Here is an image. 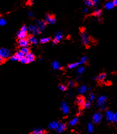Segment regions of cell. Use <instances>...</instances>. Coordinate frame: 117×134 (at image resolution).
I'll return each mask as SVG.
<instances>
[{
	"label": "cell",
	"instance_id": "e0dca14e",
	"mask_svg": "<svg viewBox=\"0 0 117 134\" xmlns=\"http://www.w3.org/2000/svg\"><path fill=\"white\" fill-rule=\"evenodd\" d=\"M114 4L113 1H109V2H106L105 5V8L107 9H111L114 7Z\"/></svg>",
	"mask_w": 117,
	"mask_h": 134
},
{
	"label": "cell",
	"instance_id": "2e32d148",
	"mask_svg": "<svg viewBox=\"0 0 117 134\" xmlns=\"http://www.w3.org/2000/svg\"><path fill=\"white\" fill-rule=\"evenodd\" d=\"M113 115H114L113 112L111 111H107L106 112V116L108 121H109V122H112V117H113Z\"/></svg>",
	"mask_w": 117,
	"mask_h": 134
},
{
	"label": "cell",
	"instance_id": "d6a6232c",
	"mask_svg": "<svg viewBox=\"0 0 117 134\" xmlns=\"http://www.w3.org/2000/svg\"><path fill=\"white\" fill-rule=\"evenodd\" d=\"M20 61L22 63H23V64H27V63H30V62H29L28 60L27 59V58L25 57H23V58H21V59H20Z\"/></svg>",
	"mask_w": 117,
	"mask_h": 134
},
{
	"label": "cell",
	"instance_id": "f35d334b",
	"mask_svg": "<svg viewBox=\"0 0 117 134\" xmlns=\"http://www.w3.org/2000/svg\"><path fill=\"white\" fill-rule=\"evenodd\" d=\"M58 87L61 91H65V90H66V89H67L66 86L63 85H59Z\"/></svg>",
	"mask_w": 117,
	"mask_h": 134
},
{
	"label": "cell",
	"instance_id": "f6af8a7d",
	"mask_svg": "<svg viewBox=\"0 0 117 134\" xmlns=\"http://www.w3.org/2000/svg\"><path fill=\"white\" fill-rule=\"evenodd\" d=\"M28 4H29L30 5H32L33 4V1L32 0H30V1L28 2Z\"/></svg>",
	"mask_w": 117,
	"mask_h": 134
},
{
	"label": "cell",
	"instance_id": "8992f818",
	"mask_svg": "<svg viewBox=\"0 0 117 134\" xmlns=\"http://www.w3.org/2000/svg\"><path fill=\"white\" fill-rule=\"evenodd\" d=\"M46 22L50 24H54L56 22L55 18L54 16L50 14H47L46 15Z\"/></svg>",
	"mask_w": 117,
	"mask_h": 134
},
{
	"label": "cell",
	"instance_id": "c3c4849f",
	"mask_svg": "<svg viewBox=\"0 0 117 134\" xmlns=\"http://www.w3.org/2000/svg\"><path fill=\"white\" fill-rule=\"evenodd\" d=\"M88 90H89V91H90V90H91V87H89V88H88Z\"/></svg>",
	"mask_w": 117,
	"mask_h": 134
},
{
	"label": "cell",
	"instance_id": "681fc988",
	"mask_svg": "<svg viewBox=\"0 0 117 134\" xmlns=\"http://www.w3.org/2000/svg\"><path fill=\"white\" fill-rule=\"evenodd\" d=\"M62 1H63V0H62Z\"/></svg>",
	"mask_w": 117,
	"mask_h": 134
},
{
	"label": "cell",
	"instance_id": "44dd1931",
	"mask_svg": "<svg viewBox=\"0 0 117 134\" xmlns=\"http://www.w3.org/2000/svg\"><path fill=\"white\" fill-rule=\"evenodd\" d=\"M28 40L30 41V43H32V44H37V39L34 36H31L28 38Z\"/></svg>",
	"mask_w": 117,
	"mask_h": 134
},
{
	"label": "cell",
	"instance_id": "ac0fdd59",
	"mask_svg": "<svg viewBox=\"0 0 117 134\" xmlns=\"http://www.w3.org/2000/svg\"><path fill=\"white\" fill-rule=\"evenodd\" d=\"M58 124H59V122H57V121H56V122H51V123H50L49 124V126H48L49 128L51 129H55L56 128H57Z\"/></svg>",
	"mask_w": 117,
	"mask_h": 134
},
{
	"label": "cell",
	"instance_id": "d4e9b609",
	"mask_svg": "<svg viewBox=\"0 0 117 134\" xmlns=\"http://www.w3.org/2000/svg\"><path fill=\"white\" fill-rule=\"evenodd\" d=\"M88 131L89 133H92V132H93L94 131V127H93V125L92 124V123H89L88 124Z\"/></svg>",
	"mask_w": 117,
	"mask_h": 134
},
{
	"label": "cell",
	"instance_id": "7dc6e473",
	"mask_svg": "<svg viewBox=\"0 0 117 134\" xmlns=\"http://www.w3.org/2000/svg\"><path fill=\"white\" fill-rule=\"evenodd\" d=\"M93 80H98V77L97 76H95V77H94L93 78Z\"/></svg>",
	"mask_w": 117,
	"mask_h": 134
},
{
	"label": "cell",
	"instance_id": "f546056e",
	"mask_svg": "<svg viewBox=\"0 0 117 134\" xmlns=\"http://www.w3.org/2000/svg\"><path fill=\"white\" fill-rule=\"evenodd\" d=\"M7 21L5 18L0 16V26H4L6 24Z\"/></svg>",
	"mask_w": 117,
	"mask_h": 134
},
{
	"label": "cell",
	"instance_id": "7bdbcfd3",
	"mask_svg": "<svg viewBox=\"0 0 117 134\" xmlns=\"http://www.w3.org/2000/svg\"><path fill=\"white\" fill-rule=\"evenodd\" d=\"M4 62V59H3L2 58L0 57V64H2Z\"/></svg>",
	"mask_w": 117,
	"mask_h": 134
},
{
	"label": "cell",
	"instance_id": "1f68e13d",
	"mask_svg": "<svg viewBox=\"0 0 117 134\" xmlns=\"http://www.w3.org/2000/svg\"><path fill=\"white\" fill-rule=\"evenodd\" d=\"M16 55L17 57L19 58L20 59H21V58H23V57H25V55L23 54V53L22 52H21V51L17 52L16 54Z\"/></svg>",
	"mask_w": 117,
	"mask_h": 134
},
{
	"label": "cell",
	"instance_id": "3957f363",
	"mask_svg": "<svg viewBox=\"0 0 117 134\" xmlns=\"http://www.w3.org/2000/svg\"><path fill=\"white\" fill-rule=\"evenodd\" d=\"M28 31L31 34L34 35H39L41 32V31H40V29L38 28V27L37 25H30L28 26Z\"/></svg>",
	"mask_w": 117,
	"mask_h": 134
},
{
	"label": "cell",
	"instance_id": "ab89813d",
	"mask_svg": "<svg viewBox=\"0 0 117 134\" xmlns=\"http://www.w3.org/2000/svg\"><path fill=\"white\" fill-rule=\"evenodd\" d=\"M74 85H75V82L73 81L70 80L68 82V86H69V87H73Z\"/></svg>",
	"mask_w": 117,
	"mask_h": 134
},
{
	"label": "cell",
	"instance_id": "ffe728a7",
	"mask_svg": "<svg viewBox=\"0 0 117 134\" xmlns=\"http://www.w3.org/2000/svg\"><path fill=\"white\" fill-rule=\"evenodd\" d=\"M79 118L77 117L73 118V119H72V120H70V122H69V125H70V126H74L78 123V122H79Z\"/></svg>",
	"mask_w": 117,
	"mask_h": 134
},
{
	"label": "cell",
	"instance_id": "5b68a950",
	"mask_svg": "<svg viewBox=\"0 0 117 134\" xmlns=\"http://www.w3.org/2000/svg\"><path fill=\"white\" fill-rule=\"evenodd\" d=\"M102 115L100 112H97L95 114H94L92 118V120H93V123L98 124H99L102 122Z\"/></svg>",
	"mask_w": 117,
	"mask_h": 134
},
{
	"label": "cell",
	"instance_id": "b9f144b4",
	"mask_svg": "<svg viewBox=\"0 0 117 134\" xmlns=\"http://www.w3.org/2000/svg\"><path fill=\"white\" fill-rule=\"evenodd\" d=\"M28 16H29V17H32L33 16H34V13H33L32 12H29Z\"/></svg>",
	"mask_w": 117,
	"mask_h": 134
},
{
	"label": "cell",
	"instance_id": "484cf974",
	"mask_svg": "<svg viewBox=\"0 0 117 134\" xmlns=\"http://www.w3.org/2000/svg\"><path fill=\"white\" fill-rule=\"evenodd\" d=\"M80 63L77 62V63H70V64H69L68 66V68L70 69H74L77 67L78 66L80 65Z\"/></svg>",
	"mask_w": 117,
	"mask_h": 134
},
{
	"label": "cell",
	"instance_id": "5bb4252c",
	"mask_svg": "<svg viewBox=\"0 0 117 134\" xmlns=\"http://www.w3.org/2000/svg\"><path fill=\"white\" fill-rule=\"evenodd\" d=\"M52 66H53V68L55 70H60L62 69L61 65L57 60H55L52 63Z\"/></svg>",
	"mask_w": 117,
	"mask_h": 134
},
{
	"label": "cell",
	"instance_id": "9c48e42d",
	"mask_svg": "<svg viewBox=\"0 0 117 134\" xmlns=\"http://www.w3.org/2000/svg\"><path fill=\"white\" fill-rule=\"evenodd\" d=\"M63 39V35L61 32H58L55 35L54 40H53V43L54 44H57L60 40H61Z\"/></svg>",
	"mask_w": 117,
	"mask_h": 134
},
{
	"label": "cell",
	"instance_id": "9a60e30c",
	"mask_svg": "<svg viewBox=\"0 0 117 134\" xmlns=\"http://www.w3.org/2000/svg\"><path fill=\"white\" fill-rule=\"evenodd\" d=\"M25 57L27 58V59L28 60L29 62H32L34 61L35 60V57L34 55L32 54V53H31V52H28V54L25 55Z\"/></svg>",
	"mask_w": 117,
	"mask_h": 134
},
{
	"label": "cell",
	"instance_id": "74e56055",
	"mask_svg": "<svg viewBox=\"0 0 117 134\" xmlns=\"http://www.w3.org/2000/svg\"><path fill=\"white\" fill-rule=\"evenodd\" d=\"M111 122H113V123H116V122H117V112H116L115 113H114Z\"/></svg>",
	"mask_w": 117,
	"mask_h": 134
},
{
	"label": "cell",
	"instance_id": "4fadbf2b",
	"mask_svg": "<svg viewBox=\"0 0 117 134\" xmlns=\"http://www.w3.org/2000/svg\"><path fill=\"white\" fill-rule=\"evenodd\" d=\"M27 32L22 31L20 29V31H18L17 34V36L19 39H24L27 37Z\"/></svg>",
	"mask_w": 117,
	"mask_h": 134
},
{
	"label": "cell",
	"instance_id": "6da1fadb",
	"mask_svg": "<svg viewBox=\"0 0 117 134\" xmlns=\"http://www.w3.org/2000/svg\"><path fill=\"white\" fill-rule=\"evenodd\" d=\"M80 37L81 42L84 45L87 46V47L90 45L92 41L91 38L89 36L88 34L86 31V30H81L80 32Z\"/></svg>",
	"mask_w": 117,
	"mask_h": 134
},
{
	"label": "cell",
	"instance_id": "ba28073f",
	"mask_svg": "<svg viewBox=\"0 0 117 134\" xmlns=\"http://www.w3.org/2000/svg\"><path fill=\"white\" fill-rule=\"evenodd\" d=\"M30 43L28 39H26L25 38L21 39L18 41V44L20 47H28Z\"/></svg>",
	"mask_w": 117,
	"mask_h": 134
},
{
	"label": "cell",
	"instance_id": "7402d4cb",
	"mask_svg": "<svg viewBox=\"0 0 117 134\" xmlns=\"http://www.w3.org/2000/svg\"><path fill=\"white\" fill-rule=\"evenodd\" d=\"M106 73H102L98 76V80H97L99 81H103L105 80V78H106Z\"/></svg>",
	"mask_w": 117,
	"mask_h": 134
},
{
	"label": "cell",
	"instance_id": "d6986e66",
	"mask_svg": "<svg viewBox=\"0 0 117 134\" xmlns=\"http://www.w3.org/2000/svg\"><path fill=\"white\" fill-rule=\"evenodd\" d=\"M45 133L43 129L39 128H35L34 130L32 132V134H43Z\"/></svg>",
	"mask_w": 117,
	"mask_h": 134
},
{
	"label": "cell",
	"instance_id": "52a82bcc",
	"mask_svg": "<svg viewBox=\"0 0 117 134\" xmlns=\"http://www.w3.org/2000/svg\"><path fill=\"white\" fill-rule=\"evenodd\" d=\"M37 26L40 31H43L46 27V22L43 20H38L37 21Z\"/></svg>",
	"mask_w": 117,
	"mask_h": 134
},
{
	"label": "cell",
	"instance_id": "d590c367",
	"mask_svg": "<svg viewBox=\"0 0 117 134\" xmlns=\"http://www.w3.org/2000/svg\"><path fill=\"white\" fill-rule=\"evenodd\" d=\"M91 102H89L88 101L85 103L83 107H84V108L87 109V108H89L91 107Z\"/></svg>",
	"mask_w": 117,
	"mask_h": 134
},
{
	"label": "cell",
	"instance_id": "f1b7e54d",
	"mask_svg": "<svg viewBox=\"0 0 117 134\" xmlns=\"http://www.w3.org/2000/svg\"><path fill=\"white\" fill-rule=\"evenodd\" d=\"M51 39L50 37H44V38L41 39L40 40V43H42V44H44V43H48L49 41H50Z\"/></svg>",
	"mask_w": 117,
	"mask_h": 134
},
{
	"label": "cell",
	"instance_id": "8fae6325",
	"mask_svg": "<svg viewBox=\"0 0 117 134\" xmlns=\"http://www.w3.org/2000/svg\"><path fill=\"white\" fill-rule=\"evenodd\" d=\"M66 129V124L63 123H59L58 127L56 128V131L58 133H61L64 131Z\"/></svg>",
	"mask_w": 117,
	"mask_h": 134
},
{
	"label": "cell",
	"instance_id": "4316f807",
	"mask_svg": "<svg viewBox=\"0 0 117 134\" xmlns=\"http://www.w3.org/2000/svg\"><path fill=\"white\" fill-rule=\"evenodd\" d=\"M102 12L100 9H96L95 10L94 12H93V14L96 16H100L102 14Z\"/></svg>",
	"mask_w": 117,
	"mask_h": 134
},
{
	"label": "cell",
	"instance_id": "7c38bea8",
	"mask_svg": "<svg viewBox=\"0 0 117 134\" xmlns=\"http://www.w3.org/2000/svg\"><path fill=\"white\" fill-rule=\"evenodd\" d=\"M85 103H86V100L83 96H79L76 99V103L80 107H83Z\"/></svg>",
	"mask_w": 117,
	"mask_h": 134
},
{
	"label": "cell",
	"instance_id": "603a6c76",
	"mask_svg": "<svg viewBox=\"0 0 117 134\" xmlns=\"http://www.w3.org/2000/svg\"><path fill=\"white\" fill-rule=\"evenodd\" d=\"M84 4L88 7H91L94 5L93 0H84Z\"/></svg>",
	"mask_w": 117,
	"mask_h": 134
},
{
	"label": "cell",
	"instance_id": "30bf717a",
	"mask_svg": "<svg viewBox=\"0 0 117 134\" xmlns=\"http://www.w3.org/2000/svg\"><path fill=\"white\" fill-rule=\"evenodd\" d=\"M61 109L64 114H68L69 112V107L65 102H62L61 104Z\"/></svg>",
	"mask_w": 117,
	"mask_h": 134
},
{
	"label": "cell",
	"instance_id": "277c9868",
	"mask_svg": "<svg viewBox=\"0 0 117 134\" xmlns=\"http://www.w3.org/2000/svg\"><path fill=\"white\" fill-rule=\"evenodd\" d=\"M10 51L5 48H0V57L3 59H7L10 57Z\"/></svg>",
	"mask_w": 117,
	"mask_h": 134
},
{
	"label": "cell",
	"instance_id": "cb8c5ba5",
	"mask_svg": "<svg viewBox=\"0 0 117 134\" xmlns=\"http://www.w3.org/2000/svg\"><path fill=\"white\" fill-rule=\"evenodd\" d=\"M86 90H87V87L85 85L81 86V87H79V92H80L81 94H84L86 92Z\"/></svg>",
	"mask_w": 117,
	"mask_h": 134
},
{
	"label": "cell",
	"instance_id": "60d3db41",
	"mask_svg": "<svg viewBox=\"0 0 117 134\" xmlns=\"http://www.w3.org/2000/svg\"><path fill=\"white\" fill-rule=\"evenodd\" d=\"M100 1V0H93V4H94V5H98V3H99V2Z\"/></svg>",
	"mask_w": 117,
	"mask_h": 134
},
{
	"label": "cell",
	"instance_id": "8d00e7d4",
	"mask_svg": "<svg viewBox=\"0 0 117 134\" xmlns=\"http://www.w3.org/2000/svg\"><path fill=\"white\" fill-rule=\"evenodd\" d=\"M84 70H85L84 67H82V66H80V67H79V68H78L77 72L78 73H79V74H82V73L84 71Z\"/></svg>",
	"mask_w": 117,
	"mask_h": 134
},
{
	"label": "cell",
	"instance_id": "e575fe53",
	"mask_svg": "<svg viewBox=\"0 0 117 134\" xmlns=\"http://www.w3.org/2000/svg\"><path fill=\"white\" fill-rule=\"evenodd\" d=\"M11 59L12 60H13V61H20V58H18L16 55H13L12 57H11Z\"/></svg>",
	"mask_w": 117,
	"mask_h": 134
},
{
	"label": "cell",
	"instance_id": "836d02e7",
	"mask_svg": "<svg viewBox=\"0 0 117 134\" xmlns=\"http://www.w3.org/2000/svg\"><path fill=\"white\" fill-rule=\"evenodd\" d=\"M87 58L86 57H82V58L81 59L80 61L79 62V63H80V64H84V63H86V61H87Z\"/></svg>",
	"mask_w": 117,
	"mask_h": 134
},
{
	"label": "cell",
	"instance_id": "7a4b0ae2",
	"mask_svg": "<svg viewBox=\"0 0 117 134\" xmlns=\"http://www.w3.org/2000/svg\"><path fill=\"white\" fill-rule=\"evenodd\" d=\"M107 97L105 96H100L98 97V106L99 107L102 111H105L106 109V106H105V103L107 101Z\"/></svg>",
	"mask_w": 117,
	"mask_h": 134
},
{
	"label": "cell",
	"instance_id": "83f0119b",
	"mask_svg": "<svg viewBox=\"0 0 117 134\" xmlns=\"http://www.w3.org/2000/svg\"><path fill=\"white\" fill-rule=\"evenodd\" d=\"M20 51L22 52L24 55H25L26 54H28V52H30V50H29V48H28V47H21Z\"/></svg>",
	"mask_w": 117,
	"mask_h": 134
},
{
	"label": "cell",
	"instance_id": "bcb514c9",
	"mask_svg": "<svg viewBox=\"0 0 117 134\" xmlns=\"http://www.w3.org/2000/svg\"><path fill=\"white\" fill-rule=\"evenodd\" d=\"M113 2L115 6H117V0H114V1H113Z\"/></svg>",
	"mask_w": 117,
	"mask_h": 134
},
{
	"label": "cell",
	"instance_id": "4dcf8cb0",
	"mask_svg": "<svg viewBox=\"0 0 117 134\" xmlns=\"http://www.w3.org/2000/svg\"><path fill=\"white\" fill-rule=\"evenodd\" d=\"M95 99V96L93 93H90L88 96V101L91 103L93 102Z\"/></svg>",
	"mask_w": 117,
	"mask_h": 134
},
{
	"label": "cell",
	"instance_id": "ee69618b",
	"mask_svg": "<svg viewBox=\"0 0 117 134\" xmlns=\"http://www.w3.org/2000/svg\"><path fill=\"white\" fill-rule=\"evenodd\" d=\"M88 11H89V10L88 8H85L83 9V12L84 13H87V12H88Z\"/></svg>",
	"mask_w": 117,
	"mask_h": 134
}]
</instances>
